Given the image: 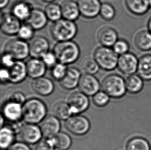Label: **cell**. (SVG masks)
<instances>
[{"label":"cell","mask_w":151,"mask_h":150,"mask_svg":"<svg viewBox=\"0 0 151 150\" xmlns=\"http://www.w3.org/2000/svg\"><path fill=\"white\" fill-rule=\"evenodd\" d=\"M47 114L45 104L38 98L29 99L23 104V119L27 124H39L47 117Z\"/></svg>","instance_id":"6da1fadb"},{"label":"cell","mask_w":151,"mask_h":150,"mask_svg":"<svg viewBox=\"0 0 151 150\" xmlns=\"http://www.w3.org/2000/svg\"><path fill=\"white\" fill-rule=\"evenodd\" d=\"M53 51L58 62L66 65L75 63L81 54L78 45L72 40L58 42L54 47Z\"/></svg>","instance_id":"7a4b0ae2"},{"label":"cell","mask_w":151,"mask_h":150,"mask_svg":"<svg viewBox=\"0 0 151 150\" xmlns=\"http://www.w3.org/2000/svg\"><path fill=\"white\" fill-rule=\"evenodd\" d=\"M78 28L74 21L61 18L51 25L50 33L57 42L71 41L77 35Z\"/></svg>","instance_id":"3957f363"},{"label":"cell","mask_w":151,"mask_h":150,"mask_svg":"<svg viewBox=\"0 0 151 150\" xmlns=\"http://www.w3.org/2000/svg\"><path fill=\"white\" fill-rule=\"evenodd\" d=\"M101 88L110 98L118 99L127 93L125 80L118 74H112L105 77L102 81Z\"/></svg>","instance_id":"277c9868"},{"label":"cell","mask_w":151,"mask_h":150,"mask_svg":"<svg viewBox=\"0 0 151 150\" xmlns=\"http://www.w3.org/2000/svg\"><path fill=\"white\" fill-rule=\"evenodd\" d=\"M118 55L109 47L101 46L96 49L93 58L100 69L106 71H111L117 67Z\"/></svg>","instance_id":"5b68a950"},{"label":"cell","mask_w":151,"mask_h":150,"mask_svg":"<svg viewBox=\"0 0 151 150\" xmlns=\"http://www.w3.org/2000/svg\"><path fill=\"white\" fill-rule=\"evenodd\" d=\"M4 51L12 55L16 60L23 61L30 55L29 43L19 38L8 41L4 46Z\"/></svg>","instance_id":"8992f818"},{"label":"cell","mask_w":151,"mask_h":150,"mask_svg":"<svg viewBox=\"0 0 151 150\" xmlns=\"http://www.w3.org/2000/svg\"><path fill=\"white\" fill-rule=\"evenodd\" d=\"M67 130L76 136H83L90 130L91 124L87 118L80 115H72L65 120Z\"/></svg>","instance_id":"52a82bcc"},{"label":"cell","mask_w":151,"mask_h":150,"mask_svg":"<svg viewBox=\"0 0 151 150\" xmlns=\"http://www.w3.org/2000/svg\"><path fill=\"white\" fill-rule=\"evenodd\" d=\"M73 115H80L88 110L90 105L88 96L82 91H75L72 93L68 99Z\"/></svg>","instance_id":"ba28073f"},{"label":"cell","mask_w":151,"mask_h":150,"mask_svg":"<svg viewBox=\"0 0 151 150\" xmlns=\"http://www.w3.org/2000/svg\"><path fill=\"white\" fill-rule=\"evenodd\" d=\"M18 135L23 142L28 144H37L43 136L40 128L35 124H24Z\"/></svg>","instance_id":"9c48e42d"},{"label":"cell","mask_w":151,"mask_h":150,"mask_svg":"<svg viewBox=\"0 0 151 150\" xmlns=\"http://www.w3.org/2000/svg\"><path fill=\"white\" fill-rule=\"evenodd\" d=\"M139 59L134 53L129 52L119 57L117 67L125 75H133L137 73Z\"/></svg>","instance_id":"30bf717a"},{"label":"cell","mask_w":151,"mask_h":150,"mask_svg":"<svg viewBox=\"0 0 151 150\" xmlns=\"http://www.w3.org/2000/svg\"><path fill=\"white\" fill-rule=\"evenodd\" d=\"M21 21L12 13L5 12L1 17V29L2 33L9 36L17 35L21 26Z\"/></svg>","instance_id":"8fae6325"},{"label":"cell","mask_w":151,"mask_h":150,"mask_svg":"<svg viewBox=\"0 0 151 150\" xmlns=\"http://www.w3.org/2000/svg\"><path fill=\"white\" fill-rule=\"evenodd\" d=\"M78 87L80 91L88 96H93L100 91V83L94 75L84 74L82 75Z\"/></svg>","instance_id":"7c38bea8"},{"label":"cell","mask_w":151,"mask_h":150,"mask_svg":"<svg viewBox=\"0 0 151 150\" xmlns=\"http://www.w3.org/2000/svg\"><path fill=\"white\" fill-rule=\"evenodd\" d=\"M80 13L87 19H93L100 14L102 3L100 0H78Z\"/></svg>","instance_id":"4fadbf2b"},{"label":"cell","mask_w":151,"mask_h":150,"mask_svg":"<svg viewBox=\"0 0 151 150\" xmlns=\"http://www.w3.org/2000/svg\"><path fill=\"white\" fill-rule=\"evenodd\" d=\"M40 128L45 138H51L60 132L61 124L55 116H48L41 121Z\"/></svg>","instance_id":"5bb4252c"},{"label":"cell","mask_w":151,"mask_h":150,"mask_svg":"<svg viewBox=\"0 0 151 150\" xmlns=\"http://www.w3.org/2000/svg\"><path fill=\"white\" fill-rule=\"evenodd\" d=\"M30 56L33 58H41L49 51L50 43L45 37L38 36L33 38L29 43Z\"/></svg>","instance_id":"9a60e30c"},{"label":"cell","mask_w":151,"mask_h":150,"mask_svg":"<svg viewBox=\"0 0 151 150\" xmlns=\"http://www.w3.org/2000/svg\"><path fill=\"white\" fill-rule=\"evenodd\" d=\"M22 106L21 104L8 101L2 107V114L10 122H16L23 119Z\"/></svg>","instance_id":"2e32d148"},{"label":"cell","mask_w":151,"mask_h":150,"mask_svg":"<svg viewBox=\"0 0 151 150\" xmlns=\"http://www.w3.org/2000/svg\"><path fill=\"white\" fill-rule=\"evenodd\" d=\"M26 65L28 76L33 79L44 76L47 68L41 58L33 57L27 61Z\"/></svg>","instance_id":"e0dca14e"},{"label":"cell","mask_w":151,"mask_h":150,"mask_svg":"<svg viewBox=\"0 0 151 150\" xmlns=\"http://www.w3.org/2000/svg\"><path fill=\"white\" fill-rule=\"evenodd\" d=\"M82 74L80 69L74 67L68 69L63 79L59 81L61 87L66 90H72L78 86Z\"/></svg>","instance_id":"ac0fdd59"},{"label":"cell","mask_w":151,"mask_h":150,"mask_svg":"<svg viewBox=\"0 0 151 150\" xmlns=\"http://www.w3.org/2000/svg\"><path fill=\"white\" fill-rule=\"evenodd\" d=\"M32 86L36 93L42 96H49L53 93L55 89L52 80L44 76L34 79Z\"/></svg>","instance_id":"d6986e66"},{"label":"cell","mask_w":151,"mask_h":150,"mask_svg":"<svg viewBox=\"0 0 151 150\" xmlns=\"http://www.w3.org/2000/svg\"><path fill=\"white\" fill-rule=\"evenodd\" d=\"M97 39L101 46L112 47L119 39L118 34L111 27H103L99 31Z\"/></svg>","instance_id":"ffe728a7"},{"label":"cell","mask_w":151,"mask_h":150,"mask_svg":"<svg viewBox=\"0 0 151 150\" xmlns=\"http://www.w3.org/2000/svg\"><path fill=\"white\" fill-rule=\"evenodd\" d=\"M33 9L30 3L25 0H18L12 5L11 13L21 21H27Z\"/></svg>","instance_id":"44dd1931"},{"label":"cell","mask_w":151,"mask_h":150,"mask_svg":"<svg viewBox=\"0 0 151 150\" xmlns=\"http://www.w3.org/2000/svg\"><path fill=\"white\" fill-rule=\"evenodd\" d=\"M60 5L63 18L75 21L79 18L81 13L78 2L74 0H63Z\"/></svg>","instance_id":"7402d4cb"},{"label":"cell","mask_w":151,"mask_h":150,"mask_svg":"<svg viewBox=\"0 0 151 150\" xmlns=\"http://www.w3.org/2000/svg\"><path fill=\"white\" fill-rule=\"evenodd\" d=\"M8 69L10 75V83H21L28 76L26 63H24L23 61L16 60L14 64Z\"/></svg>","instance_id":"603a6c76"},{"label":"cell","mask_w":151,"mask_h":150,"mask_svg":"<svg viewBox=\"0 0 151 150\" xmlns=\"http://www.w3.org/2000/svg\"><path fill=\"white\" fill-rule=\"evenodd\" d=\"M48 20L45 11L38 8H33L27 23L32 27L35 31H38L47 25Z\"/></svg>","instance_id":"cb8c5ba5"},{"label":"cell","mask_w":151,"mask_h":150,"mask_svg":"<svg viewBox=\"0 0 151 150\" xmlns=\"http://www.w3.org/2000/svg\"><path fill=\"white\" fill-rule=\"evenodd\" d=\"M124 4L129 12L138 16L147 14L151 8L148 0H124Z\"/></svg>","instance_id":"d4e9b609"},{"label":"cell","mask_w":151,"mask_h":150,"mask_svg":"<svg viewBox=\"0 0 151 150\" xmlns=\"http://www.w3.org/2000/svg\"><path fill=\"white\" fill-rule=\"evenodd\" d=\"M134 43L136 47L139 51H151V32L147 29L139 31L134 37Z\"/></svg>","instance_id":"484cf974"},{"label":"cell","mask_w":151,"mask_h":150,"mask_svg":"<svg viewBox=\"0 0 151 150\" xmlns=\"http://www.w3.org/2000/svg\"><path fill=\"white\" fill-rule=\"evenodd\" d=\"M137 73L144 81H151V54H145L139 58Z\"/></svg>","instance_id":"4316f807"},{"label":"cell","mask_w":151,"mask_h":150,"mask_svg":"<svg viewBox=\"0 0 151 150\" xmlns=\"http://www.w3.org/2000/svg\"><path fill=\"white\" fill-rule=\"evenodd\" d=\"M16 133L9 126L1 128L0 133V146L1 150H7L14 143Z\"/></svg>","instance_id":"83f0119b"},{"label":"cell","mask_w":151,"mask_h":150,"mask_svg":"<svg viewBox=\"0 0 151 150\" xmlns=\"http://www.w3.org/2000/svg\"><path fill=\"white\" fill-rule=\"evenodd\" d=\"M144 80L136 74L129 75L125 79L127 91L133 94L140 92L144 85Z\"/></svg>","instance_id":"f1b7e54d"},{"label":"cell","mask_w":151,"mask_h":150,"mask_svg":"<svg viewBox=\"0 0 151 150\" xmlns=\"http://www.w3.org/2000/svg\"><path fill=\"white\" fill-rule=\"evenodd\" d=\"M53 112L54 116L59 120H66L73 115L69 104L64 101L58 102L55 104Z\"/></svg>","instance_id":"f546056e"},{"label":"cell","mask_w":151,"mask_h":150,"mask_svg":"<svg viewBox=\"0 0 151 150\" xmlns=\"http://www.w3.org/2000/svg\"><path fill=\"white\" fill-rule=\"evenodd\" d=\"M51 139L55 148L59 150H67L71 146V137L64 132H59Z\"/></svg>","instance_id":"4dcf8cb0"},{"label":"cell","mask_w":151,"mask_h":150,"mask_svg":"<svg viewBox=\"0 0 151 150\" xmlns=\"http://www.w3.org/2000/svg\"><path fill=\"white\" fill-rule=\"evenodd\" d=\"M127 150H151V145L145 138L136 137L131 138L127 143Z\"/></svg>","instance_id":"1f68e13d"},{"label":"cell","mask_w":151,"mask_h":150,"mask_svg":"<svg viewBox=\"0 0 151 150\" xmlns=\"http://www.w3.org/2000/svg\"><path fill=\"white\" fill-rule=\"evenodd\" d=\"M45 12L48 20L53 22L63 18L60 5L54 2L47 4Z\"/></svg>","instance_id":"d6a6232c"},{"label":"cell","mask_w":151,"mask_h":150,"mask_svg":"<svg viewBox=\"0 0 151 150\" xmlns=\"http://www.w3.org/2000/svg\"><path fill=\"white\" fill-rule=\"evenodd\" d=\"M99 15L104 20L110 21L115 18L116 11L112 5L105 2L102 4Z\"/></svg>","instance_id":"836d02e7"},{"label":"cell","mask_w":151,"mask_h":150,"mask_svg":"<svg viewBox=\"0 0 151 150\" xmlns=\"http://www.w3.org/2000/svg\"><path fill=\"white\" fill-rule=\"evenodd\" d=\"M82 68L85 74L94 75L98 72L100 67L94 58L88 57L83 61Z\"/></svg>","instance_id":"e575fe53"},{"label":"cell","mask_w":151,"mask_h":150,"mask_svg":"<svg viewBox=\"0 0 151 150\" xmlns=\"http://www.w3.org/2000/svg\"><path fill=\"white\" fill-rule=\"evenodd\" d=\"M35 29L27 23L22 25L17 36L23 40L31 41L34 37Z\"/></svg>","instance_id":"d590c367"},{"label":"cell","mask_w":151,"mask_h":150,"mask_svg":"<svg viewBox=\"0 0 151 150\" xmlns=\"http://www.w3.org/2000/svg\"><path fill=\"white\" fill-rule=\"evenodd\" d=\"M114 52L119 56L129 52L130 45L129 42L124 39H119L112 47Z\"/></svg>","instance_id":"8d00e7d4"},{"label":"cell","mask_w":151,"mask_h":150,"mask_svg":"<svg viewBox=\"0 0 151 150\" xmlns=\"http://www.w3.org/2000/svg\"><path fill=\"white\" fill-rule=\"evenodd\" d=\"M68 69V68L67 65L63 63L58 62L55 66H54L52 68L51 75L54 79L59 82L65 76Z\"/></svg>","instance_id":"74e56055"},{"label":"cell","mask_w":151,"mask_h":150,"mask_svg":"<svg viewBox=\"0 0 151 150\" xmlns=\"http://www.w3.org/2000/svg\"><path fill=\"white\" fill-rule=\"evenodd\" d=\"M110 97L104 91H99L93 96L92 101L98 107L102 108L108 104L110 101Z\"/></svg>","instance_id":"f35d334b"},{"label":"cell","mask_w":151,"mask_h":150,"mask_svg":"<svg viewBox=\"0 0 151 150\" xmlns=\"http://www.w3.org/2000/svg\"><path fill=\"white\" fill-rule=\"evenodd\" d=\"M41 59L46 65L47 67L51 69L58 62L57 58L53 51H49L45 55H43V57Z\"/></svg>","instance_id":"ab89813d"},{"label":"cell","mask_w":151,"mask_h":150,"mask_svg":"<svg viewBox=\"0 0 151 150\" xmlns=\"http://www.w3.org/2000/svg\"><path fill=\"white\" fill-rule=\"evenodd\" d=\"M55 148L51 138H45L37 143L34 150H54Z\"/></svg>","instance_id":"60d3db41"},{"label":"cell","mask_w":151,"mask_h":150,"mask_svg":"<svg viewBox=\"0 0 151 150\" xmlns=\"http://www.w3.org/2000/svg\"><path fill=\"white\" fill-rule=\"evenodd\" d=\"M8 100L22 105L27 101L24 94L19 91H14L10 94L8 97Z\"/></svg>","instance_id":"b9f144b4"},{"label":"cell","mask_w":151,"mask_h":150,"mask_svg":"<svg viewBox=\"0 0 151 150\" xmlns=\"http://www.w3.org/2000/svg\"><path fill=\"white\" fill-rule=\"evenodd\" d=\"M16 60L10 54L4 51L1 57V62L3 66L7 69H10L14 64Z\"/></svg>","instance_id":"7bdbcfd3"},{"label":"cell","mask_w":151,"mask_h":150,"mask_svg":"<svg viewBox=\"0 0 151 150\" xmlns=\"http://www.w3.org/2000/svg\"><path fill=\"white\" fill-rule=\"evenodd\" d=\"M8 150H32L29 144L23 141L14 142Z\"/></svg>","instance_id":"ee69618b"},{"label":"cell","mask_w":151,"mask_h":150,"mask_svg":"<svg viewBox=\"0 0 151 150\" xmlns=\"http://www.w3.org/2000/svg\"><path fill=\"white\" fill-rule=\"evenodd\" d=\"M0 79L3 84L10 83V75L8 69L2 67L0 71Z\"/></svg>","instance_id":"f6af8a7d"},{"label":"cell","mask_w":151,"mask_h":150,"mask_svg":"<svg viewBox=\"0 0 151 150\" xmlns=\"http://www.w3.org/2000/svg\"><path fill=\"white\" fill-rule=\"evenodd\" d=\"M9 2V0H0V7L1 9L5 8Z\"/></svg>","instance_id":"bcb514c9"},{"label":"cell","mask_w":151,"mask_h":150,"mask_svg":"<svg viewBox=\"0 0 151 150\" xmlns=\"http://www.w3.org/2000/svg\"><path fill=\"white\" fill-rule=\"evenodd\" d=\"M147 29L151 33V16L148 20L147 23Z\"/></svg>","instance_id":"7dc6e473"},{"label":"cell","mask_w":151,"mask_h":150,"mask_svg":"<svg viewBox=\"0 0 151 150\" xmlns=\"http://www.w3.org/2000/svg\"><path fill=\"white\" fill-rule=\"evenodd\" d=\"M4 119H5V118L1 114V118H0V120H1V128H2L3 126H4Z\"/></svg>","instance_id":"c3c4849f"},{"label":"cell","mask_w":151,"mask_h":150,"mask_svg":"<svg viewBox=\"0 0 151 150\" xmlns=\"http://www.w3.org/2000/svg\"><path fill=\"white\" fill-rule=\"evenodd\" d=\"M43 2H45V3H52L55 1V0H41Z\"/></svg>","instance_id":"681fc988"},{"label":"cell","mask_w":151,"mask_h":150,"mask_svg":"<svg viewBox=\"0 0 151 150\" xmlns=\"http://www.w3.org/2000/svg\"><path fill=\"white\" fill-rule=\"evenodd\" d=\"M148 2H149V3L150 6V7L151 8V0H148Z\"/></svg>","instance_id":"f907efd6"},{"label":"cell","mask_w":151,"mask_h":150,"mask_svg":"<svg viewBox=\"0 0 151 150\" xmlns=\"http://www.w3.org/2000/svg\"><path fill=\"white\" fill-rule=\"evenodd\" d=\"M150 145H151V144H150Z\"/></svg>","instance_id":"816d5d0a"},{"label":"cell","mask_w":151,"mask_h":150,"mask_svg":"<svg viewBox=\"0 0 151 150\" xmlns=\"http://www.w3.org/2000/svg\"></svg>","instance_id":"f5cc1de1"}]
</instances>
